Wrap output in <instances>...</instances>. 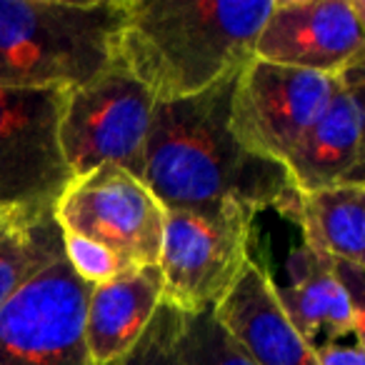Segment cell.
Segmentation results:
<instances>
[{
    "label": "cell",
    "instance_id": "d6986e66",
    "mask_svg": "<svg viewBox=\"0 0 365 365\" xmlns=\"http://www.w3.org/2000/svg\"><path fill=\"white\" fill-rule=\"evenodd\" d=\"M318 365H365L363 340H340L313 350Z\"/></svg>",
    "mask_w": 365,
    "mask_h": 365
},
{
    "label": "cell",
    "instance_id": "ac0fdd59",
    "mask_svg": "<svg viewBox=\"0 0 365 365\" xmlns=\"http://www.w3.org/2000/svg\"><path fill=\"white\" fill-rule=\"evenodd\" d=\"M63 245H66V258L71 263V268L81 275L86 283L98 285L110 280L113 275L123 273L118 268L115 258H113L108 250H103L101 245L88 243L83 238H71V235H63Z\"/></svg>",
    "mask_w": 365,
    "mask_h": 365
},
{
    "label": "cell",
    "instance_id": "9a60e30c",
    "mask_svg": "<svg viewBox=\"0 0 365 365\" xmlns=\"http://www.w3.org/2000/svg\"><path fill=\"white\" fill-rule=\"evenodd\" d=\"M120 365H255L210 310L160 300Z\"/></svg>",
    "mask_w": 365,
    "mask_h": 365
},
{
    "label": "cell",
    "instance_id": "30bf717a",
    "mask_svg": "<svg viewBox=\"0 0 365 365\" xmlns=\"http://www.w3.org/2000/svg\"><path fill=\"white\" fill-rule=\"evenodd\" d=\"M363 18L360 0H273L253 58L338 76L363 61Z\"/></svg>",
    "mask_w": 365,
    "mask_h": 365
},
{
    "label": "cell",
    "instance_id": "9c48e42d",
    "mask_svg": "<svg viewBox=\"0 0 365 365\" xmlns=\"http://www.w3.org/2000/svg\"><path fill=\"white\" fill-rule=\"evenodd\" d=\"M338 76L248 61L235 78L230 133L253 155L283 165L288 153L323 115Z\"/></svg>",
    "mask_w": 365,
    "mask_h": 365
},
{
    "label": "cell",
    "instance_id": "e0dca14e",
    "mask_svg": "<svg viewBox=\"0 0 365 365\" xmlns=\"http://www.w3.org/2000/svg\"><path fill=\"white\" fill-rule=\"evenodd\" d=\"M63 255V230L53 208L0 213V308Z\"/></svg>",
    "mask_w": 365,
    "mask_h": 365
},
{
    "label": "cell",
    "instance_id": "6da1fadb",
    "mask_svg": "<svg viewBox=\"0 0 365 365\" xmlns=\"http://www.w3.org/2000/svg\"><path fill=\"white\" fill-rule=\"evenodd\" d=\"M235 76L198 96L155 103L143 182L165 210L240 203L253 213L290 210L298 190L280 163L253 155L230 133Z\"/></svg>",
    "mask_w": 365,
    "mask_h": 365
},
{
    "label": "cell",
    "instance_id": "ba28073f",
    "mask_svg": "<svg viewBox=\"0 0 365 365\" xmlns=\"http://www.w3.org/2000/svg\"><path fill=\"white\" fill-rule=\"evenodd\" d=\"M93 285L53 260L0 308V365H91L83 323Z\"/></svg>",
    "mask_w": 365,
    "mask_h": 365
},
{
    "label": "cell",
    "instance_id": "5bb4252c",
    "mask_svg": "<svg viewBox=\"0 0 365 365\" xmlns=\"http://www.w3.org/2000/svg\"><path fill=\"white\" fill-rule=\"evenodd\" d=\"M163 300V273L143 265L93 285L83 323L91 365H120Z\"/></svg>",
    "mask_w": 365,
    "mask_h": 365
},
{
    "label": "cell",
    "instance_id": "7a4b0ae2",
    "mask_svg": "<svg viewBox=\"0 0 365 365\" xmlns=\"http://www.w3.org/2000/svg\"><path fill=\"white\" fill-rule=\"evenodd\" d=\"M273 0H128L120 63L155 103L198 96L253 61Z\"/></svg>",
    "mask_w": 365,
    "mask_h": 365
},
{
    "label": "cell",
    "instance_id": "7c38bea8",
    "mask_svg": "<svg viewBox=\"0 0 365 365\" xmlns=\"http://www.w3.org/2000/svg\"><path fill=\"white\" fill-rule=\"evenodd\" d=\"M213 315L255 365H318L280 305L270 275L253 258L243 265Z\"/></svg>",
    "mask_w": 365,
    "mask_h": 365
},
{
    "label": "cell",
    "instance_id": "3957f363",
    "mask_svg": "<svg viewBox=\"0 0 365 365\" xmlns=\"http://www.w3.org/2000/svg\"><path fill=\"white\" fill-rule=\"evenodd\" d=\"M128 0H0V86L73 88L120 63Z\"/></svg>",
    "mask_w": 365,
    "mask_h": 365
},
{
    "label": "cell",
    "instance_id": "2e32d148",
    "mask_svg": "<svg viewBox=\"0 0 365 365\" xmlns=\"http://www.w3.org/2000/svg\"><path fill=\"white\" fill-rule=\"evenodd\" d=\"M365 185L348 182L298 193L288 215L298 220L303 243L330 260L363 263L365 255Z\"/></svg>",
    "mask_w": 365,
    "mask_h": 365
},
{
    "label": "cell",
    "instance_id": "8992f818",
    "mask_svg": "<svg viewBox=\"0 0 365 365\" xmlns=\"http://www.w3.org/2000/svg\"><path fill=\"white\" fill-rule=\"evenodd\" d=\"M66 88L0 86V213L56 208L73 175L61 148Z\"/></svg>",
    "mask_w": 365,
    "mask_h": 365
},
{
    "label": "cell",
    "instance_id": "5b68a950",
    "mask_svg": "<svg viewBox=\"0 0 365 365\" xmlns=\"http://www.w3.org/2000/svg\"><path fill=\"white\" fill-rule=\"evenodd\" d=\"M155 101L123 63L68 91L61 148L73 178L118 165L143 180L148 130Z\"/></svg>",
    "mask_w": 365,
    "mask_h": 365
},
{
    "label": "cell",
    "instance_id": "4fadbf2b",
    "mask_svg": "<svg viewBox=\"0 0 365 365\" xmlns=\"http://www.w3.org/2000/svg\"><path fill=\"white\" fill-rule=\"evenodd\" d=\"M285 315L313 350L340 340H363V310H358L335 280L330 258L300 245L288 258V283L273 285Z\"/></svg>",
    "mask_w": 365,
    "mask_h": 365
},
{
    "label": "cell",
    "instance_id": "277c9868",
    "mask_svg": "<svg viewBox=\"0 0 365 365\" xmlns=\"http://www.w3.org/2000/svg\"><path fill=\"white\" fill-rule=\"evenodd\" d=\"M255 215L240 203L165 210L163 300L182 310L215 308L248 263Z\"/></svg>",
    "mask_w": 365,
    "mask_h": 365
},
{
    "label": "cell",
    "instance_id": "52a82bcc",
    "mask_svg": "<svg viewBox=\"0 0 365 365\" xmlns=\"http://www.w3.org/2000/svg\"><path fill=\"white\" fill-rule=\"evenodd\" d=\"M53 213L63 235L101 245L120 270L160 260L165 208L145 182L123 168L103 165L73 178Z\"/></svg>",
    "mask_w": 365,
    "mask_h": 365
},
{
    "label": "cell",
    "instance_id": "8fae6325",
    "mask_svg": "<svg viewBox=\"0 0 365 365\" xmlns=\"http://www.w3.org/2000/svg\"><path fill=\"white\" fill-rule=\"evenodd\" d=\"M298 193L363 182V61L338 73L323 115L283 160Z\"/></svg>",
    "mask_w": 365,
    "mask_h": 365
}]
</instances>
